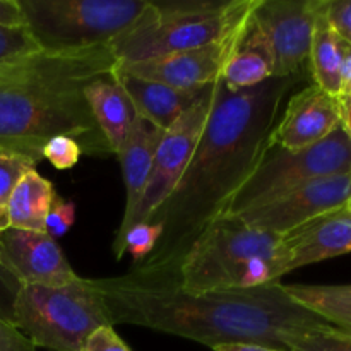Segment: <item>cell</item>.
Returning a JSON list of instances; mask_svg holds the SVG:
<instances>
[{"label":"cell","mask_w":351,"mask_h":351,"mask_svg":"<svg viewBox=\"0 0 351 351\" xmlns=\"http://www.w3.org/2000/svg\"><path fill=\"white\" fill-rule=\"evenodd\" d=\"M351 170V137L339 125L324 141L300 151L267 143L259 161L230 197L221 216H237L259 209L322 177Z\"/></svg>","instance_id":"obj_8"},{"label":"cell","mask_w":351,"mask_h":351,"mask_svg":"<svg viewBox=\"0 0 351 351\" xmlns=\"http://www.w3.org/2000/svg\"><path fill=\"white\" fill-rule=\"evenodd\" d=\"M283 348L287 351H351V335L329 322L285 332Z\"/></svg>","instance_id":"obj_23"},{"label":"cell","mask_w":351,"mask_h":351,"mask_svg":"<svg viewBox=\"0 0 351 351\" xmlns=\"http://www.w3.org/2000/svg\"><path fill=\"white\" fill-rule=\"evenodd\" d=\"M103 326H113L95 281L75 278L58 287L23 285L14 307V328L36 348L81 351Z\"/></svg>","instance_id":"obj_5"},{"label":"cell","mask_w":351,"mask_h":351,"mask_svg":"<svg viewBox=\"0 0 351 351\" xmlns=\"http://www.w3.org/2000/svg\"><path fill=\"white\" fill-rule=\"evenodd\" d=\"M300 307L351 335V285H283Z\"/></svg>","instance_id":"obj_22"},{"label":"cell","mask_w":351,"mask_h":351,"mask_svg":"<svg viewBox=\"0 0 351 351\" xmlns=\"http://www.w3.org/2000/svg\"><path fill=\"white\" fill-rule=\"evenodd\" d=\"M0 351H36V346L14 326L0 321Z\"/></svg>","instance_id":"obj_32"},{"label":"cell","mask_w":351,"mask_h":351,"mask_svg":"<svg viewBox=\"0 0 351 351\" xmlns=\"http://www.w3.org/2000/svg\"><path fill=\"white\" fill-rule=\"evenodd\" d=\"M213 351H287V350L269 348V346H263V345H219V346H215Z\"/></svg>","instance_id":"obj_35"},{"label":"cell","mask_w":351,"mask_h":351,"mask_svg":"<svg viewBox=\"0 0 351 351\" xmlns=\"http://www.w3.org/2000/svg\"><path fill=\"white\" fill-rule=\"evenodd\" d=\"M41 154L57 170H69L77 165L79 158L82 156V151L77 141H74L72 137L57 136L45 144Z\"/></svg>","instance_id":"obj_27"},{"label":"cell","mask_w":351,"mask_h":351,"mask_svg":"<svg viewBox=\"0 0 351 351\" xmlns=\"http://www.w3.org/2000/svg\"><path fill=\"white\" fill-rule=\"evenodd\" d=\"M84 95L93 119L110 144L112 153L117 154L137 117L129 96L120 86L115 72L91 82L84 89Z\"/></svg>","instance_id":"obj_18"},{"label":"cell","mask_w":351,"mask_h":351,"mask_svg":"<svg viewBox=\"0 0 351 351\" xmlns=\"http://www.w3.org/2000/svg\"><path fill=\"white\" fill-rule=\"evenodd\" d=\"M75 221V206L72 201H65V199L55 195L53 202L48 211L47 221H45V232L51 237V239H58V237L65 235L71 230V226Z\"/></svg>","instance_id":"obj_28"},{"label":"cell","mask_w":351,"mask_h":351,"mask_svg":"<svg viewBox=\"0 0 351 351\" xmlns=\"http://www.w3.org/2000/svg\"><path fill=\"white\" fill-rule=\"evenodd\" d=\"M55 195L53 184L36 170L24 175L7 202L5 211L10 228L45 232V221Z\"/></svg>","instance_id":"obj_21"},{"label":"cell","mask_w":351,"mask_h":351,"mask_svg":"<svg viewBox=\"0 0 351 351\" xmlns=\"http://www.w3.org/2000/svg\"><path fill=\"white\" fill-rule=\"evenodd\" d=\"M322 0H257L252 21L267 41L274 77L304 72Z\"/></svg>","instance_id":"obj_10"},{"label":"cell","mask_w":351,"mask_h":351,"mask_svg":"<svg viewBox=\"0 0 351 351\" xmlns=\"http://www.w3.org/2000/svg\"><path fill=\"white\" fill-rule=\"evenodd\" d=\"M7 228H9V218H7V211L3 208H0V235H2Z\"/></svg>","instance_id":"obj_37"},{"label":"cell","mask_w":351,"mask_h":351,"mask_svg":"<svg viewBox=\"0 0 351 351\" xmlns=\"http://www.w3.org/2000/svg\"><path fill=\"white\" fill-rule=\"evenodd\" d=\"M326 17L335 33L351 47V0H326Z\"/></svg>","instance_id":"obj_29"},{"label":"cell","mask_w":351,"mask_h":351,"mask_svg":"<svg viewBox=\"0 0 351 351\" xmlns=\"http://www.w3.org/2000/svg\"><path fill=\"white\" fill-rule=\"evenodd\" d=\"M351 199V170L322 177L259 209L237 215L252 228L283 237L314 219L339 211Z\"/></svg>","instance_id":"obj_11"},{"label":"cell","mask_w":351,"mask_h":351,"mask_svg":"<svg viewBox=\"0 0 351 351\" xmlns=\"http://www.w3.org/2000/svg\"><path fill=\"white\" fill-rule=\"evenodd\" d=\"M257 0L151 2L127 33L112 43L119 65L202 47L245 23Z\"/></svg>","instance_id":"obj_4"},{"label":"cell","mask_w":351,"mask_h":351,"mask_svg":"<svg viewBox=\"0 0 351 351\" xmlns=\"http://www.w3.org/2000/svg\"><path fill=\"white\" fill-rule=\"evenodd\" d=\"M305 74L273 77L233 91L219 79L216 99L195 153L175 191L147 223H160L163 235L149 257L132 271L175 276L192 243L221 216L269 143L288 98Z\"/></svg>","instance_id":"obj_1"},{"label":"cell","mask_w":351,"mask_h":351,"mask_svg":"<svg viewBox=\"0 0 351 351\" xmlns=\"http://www.w3.org/2000/svg\"><path fill=\"white\" fill-rule=\"evenodd\" d=\"M345 209H348V211L351 213V199H350V201H348V204L345 206Z\"/></svg>","instance_id":"obj_38"},{"label":"cell","mask_w":351,"mask_h":351,"mask_svg":"<svg viewBox=\"0 0 351 351\" xmlns=\"http://www.w3.org/2000/svg\"><path fill=\"white\" fill-rule=\"evenodd\" d=\"M0 266L19 285L58 287L77 278L58 247L47 232L7 228L0 235Z\"/></svg>","instance_id":"obj_13"},{"label":"cell","mask_w":351,"mask_h":351,"mask_svg":"<svg viewBox=\"0 0 351 351\" xmlns=\"http://www.w3.org/2000/svg\"><path fill=\"white\" fill-rule=\"evenodd\" d=\"M341 101V108H343V125H345L346 132L350 134L351 137V89L346 95H343L339 98Z\"/></svg>","instance_id":"obj_36"},{"label":"cell","mask_w":351,"mask_h":351,"mask_svg":"<svg viewBox=\"0 0 351 351\" xmlns=\"http://www.w3.org/2000/svg\"><path fill=\"white\" fill-rule=\"evenodd\" d=\"M0 26H26V16L19 0H0Z\"/></svg>","instance_id":"obj_33"},{"label":"cell","mask_w":351,"mask_h":351,"mask_svg":"<svg viewBox=\"0 0 351 351\" xmlns=\"http://www.w3.org/2000/svg\"><path fill=\"white\" fill-rule=\"evenodd\" d=\"M161 235H163V226L160 223H137V225L130 226L123 233L120 242L113 245V252H115L117 259H122L123 254L129 252L134 259V266H136L151 256Z\"/></svg>","instance_id":"obj_24"},{"label":"cell","mask_w":351,"mask_h":351,"mask_svg":"<svg viewBox=\"0 0 351 351\" xmlns=\"http://www.w3.org/2000/svg\"><path fill=\"white\" fill-rule=\"evenodd\" d=\"M81 351H130V348L117 335L113 326H103L86 339Z\"/></svg>","instance_id":"obj_31"},{"label":"cell","mask_w":351,"mask_h":351,"mask_svg":"<svg viewBox=\"0 0 351 351\" xmlns=\"http://www.w3.org/2000/svg\"><path fill=\"white\" fill-rule=\"evenodd\" d=\"M41 48L27 26H0V65L16 64L40 53Z\"/></svg>","instance_id":"obj_25"},{"label":"cell","mask_w":351,"mask_h":351,"mask_svg":"<svg viewBox=\"0 0 351 351\" xmlns=\"http://www.w3.org/2000/svg\"><path fill=\"white\" fill-rule=\"evenodd\" d=\"M249 21L250 17L213 43L165 55V57L136 62V64L119 65V69L136 77L163 82L171 88L187 89V91L216 84L221 79L230 57L239 47Z\"/></svg>","instance_id":"obj_12"},{"label":"cell","mask_w":351,"mask_h":351,"mask_svg":"<svg viewBox=\"0 0 351 351\" xmlns=\"http://www.w3.org/2000/svg\"><path fill=\"white\" fill-rule=\"evenodd\" d=\"M19 290V281L0 266V321L10 326H14V307Z\"/></svg>","instance_id":"obj_30"},{"label":"cell","mask_w":351,"mask_h":351,"mask_svg":"<svg viewBox=\"0 0 351 351\" xmlns=\"http://www.w3.org/2000/svg\"><path fill=\"white\" fill-rule=\"evenodd\" d=\"M345 254H351V213L343 208L281 237L278 278Z\"/></svg>","instance_id":"obj_15"},{"label":"cell","mask_w":351,"mask_h":351,"mask_svg":"<svg viewBox=\"0 0 351 351\" xmlns=\"http://www.w3.org/2000/svg\"><path fill=\"white\" fill-rule=\"evenodd\" d=\"M26 26L41 51L112 45L146 12L149 0H23Z\"/></svg>","instance_id":"obj_7"},{"label":"cell","mask_w":351,"mask_h":351,"mask_svg":"<svg viewBox=\"0 0 351 351\" xmlns=\"http://www.w3.org/2000/svg\"><path fill=\"white\" fill-rule=\"evenodd\" d=\"M216 84L209 86L204 95L170 129L165 130L163 137L158 144L156 154H154L153 168H151L143 197H141L134 215L130 216L129 223L117 230L113 245L120 242L123 233L130 226L149 221L156 215L158 209L167 202L180 178L184 177L202 136V130L213 112V105L216 99Z\"/></svg>","instance_id":"obj_9"},{"label":"cell","mask_w":351,"mask_h":351,"mask_svg":"<svg viewBox=\"0 0 351 351\" xmlns=\"http://www.w3.org/2000/svg\"><path fill=\"white\" fill-rule=\"evenodd\" d=\"M341 84H343L341 96H343V95H346V93H348L351 89V47H350V45H346L345 60H343Z\"/></svg>","instance_id":"obj_34"},{"label":"cell","mask_w":351,"mask_h":351,"mask_svg":"<svg viewBox=\"0 0 351 351\" xmlns=\"http://www.w3.org/2000/svg\"><path fill=\"white\" fill-rule=\"evenodd\" d=\"M163 134V130L137 115L130 125L122 147L117 153L120 167H122L123 184H125V211H123V218L119 228L129 223L130 216L134 215L141 197H143L151 168H153L154 154H156L158 144H160Z\"/></svg>","instance_id":"obj_17"},{"label":"cell","mask_w":351,"mask_h":351,"mask_svg":"<svg viewBox=\"0 0 351 351\" xmlns=\"http://www.w3.org/2000/svg\"><path fill=\"white\" fill-rule=\"evenodd\" d=\"M280 239L252 228L240 216H218L185 254L178 283L189 293L245 288L247 273L257 259L273 261L278 278Z\"/></svg>","instance_id":"obj_6"},{"label":"cell","mask_w":351,"mask_h":351,"mask_svg":"<svg viewBox=\"0 0 351 351\" xmlns=\"http://www.w3.org/2000/svg\"><path fill=\"white\" fill-rule=\"evenodd\" d=\"M273 77V53L250 16L245 33L223 71L221 81L233 91H242V89L256 88Z\"/></svg>","instance_id":"obj_19"},{"label":"cell","mask_w":351,"mask_h":351,"mask_svg":"<svg viewBox=\"0 0 351 351\" xmlns=\"http://www.w3.org/2000/svg\"><path fill=\"white\" fill-rule=\"evenodd\" d=\"M33 170H36V161L29 156L0 149V208H7L16 185L24 175Z\"/></svg>","instance_id":"obj_26"},{"label":"cell","mask_w":351,"mask_h":351,"mask_svg":"<svg viewBox=\"0 0 351 351\" xmlns=\"http://www.w3.org/2000/svg\"><path fill=\"white\" fill-rule=\"evenodd\" d=\"M119 67L112 45L81 51H40L0 65V149L43 160V146L72 137L88 156L113 154L86 101L84 89Z\"/></svg>","instance_id":"obj_3"},{"label":"cell","mask_w":351,"mask_h":351,"mask_svg":"<svg viewBox=\"0 0 351 351\" xmlns=\"http://www.w3.org/2000/svg\"><path fill=\"white\" fill-rule=\"evenodd\" d=\"M345 51L346 43L329 24L326 17V0H322V5L315 17L308 62H311L314 84L335 98H341V71Z\"/></svg>","instance_id":"obj_20"},{"label":"cell","mask_w":351,"mask_h":351,"mask_svg":"<svg viewBox=\"0 0 351 351\" xmlns=\"http://www.w3.org/2000/svg\"><path fill=\"white\" fill-rule=\"evenodd\" d=\"M115 75L125 95L129 96L137 115L163 132L170 129L209 88L206 86V88L192 89V91L177 89L163 82L130 75L120 71L119 67H117Z\"/></svg>","instance_id":"obj_16"},{"label":"cell","mask_w":351,"mask_h":351,"mask_svg":"<svg viewBox=\"0 0 351 351\" xmlns=\"http://www.w3.org/2000/svg\"><path fill=\"white\" fill-rule=\"evenodd\" d=\"M93 281L113 326H143L209 348L263 345L285 350V332L326 322L291 300L280 281L202 293L185 291L177 274L156 276L130 269L122 276Z\"/></svg>","instance_id":"obj_2"},{"label":"cell","mask_w":351,"mask_h":351,"mask_svg":"<svg viewBox=\"0 0 351 351\" xmlns=\"http://www.w3.org/2000/svg\"><path fill=\"white\" fill-rule=\"evenodd\" d=\"M343 123L339 98L312 82L288 98L269 143L288 151H300L324 141Z\"/></svg>","instance_id":"obj_14"}]
</instances>
